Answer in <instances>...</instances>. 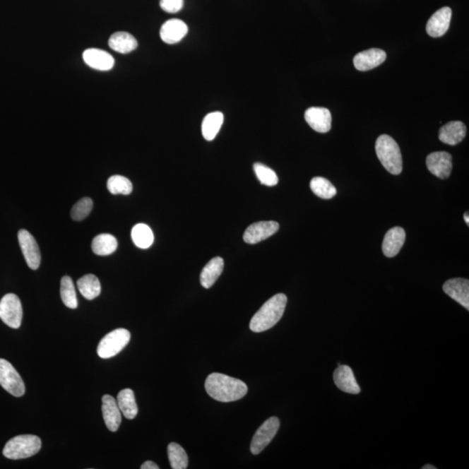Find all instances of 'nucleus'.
<instances>
[{
	"mask_svg": "<svg viewBox=\"0 0 469 469\" xmlns=\"http://www.w3.org/2000/svg\"><path fill=\"white\" fill-rule=\"evenodd\" d=\"M224 267V259L220 256L214 257L204 266L202 273L200 275V283L203 288L210 289L214 285L222 273Z\"/></svg>",
	"mask_w": 469,
	"mask_h": 469,
	"instance_id": "22",
	"label": "nucleus"
},
{
	"mask_svg": "<svg viewBox=\"0 0 469 469\" xmlns=\"http://www.w3.org/2000/svg\"><path fill=\"white\" fill-rule=\"evenodd\" d=\"M279 427L280 421L278 417L268 418L263 422L252 439L251 451L253 455H259L271 444L277 434Z\"/></svg>",
	"mask_w": 469,
	"mask_h": 469,
	"instance_id": "8",
	"label": "nucleus"
},
{
	"mask_svg": "<svg viewBox=\"0 0 469 469\" xmlns=\"http://www.w3.org/2000/svg\"><path fill=\"white\" fill-rule=\"evenodd\" d=\"M109 47L119 54H126L137 49L138 41L130 33L117 32L109 37Z\"/></svg>",
	"mask_w": 469,
	"mask_h": 469,
	"instance_id": "23",
	"label": "nucleus"
},
{
	"mask_svg": "<svg viewBox=\"0 0 469 469\" xmlns=\"http://www.w3.org/2000/svg\"><path fill=\"white\" fill-rule=\"evenodd\" d=\"M444 291L464 308L469 309V281L468 279L448 280L444 285Z\"/></svg>",
	"mask_w": 469,
	"mask_h": 469,
	"instance_id": "14",
	"label": "nucleus"
},
{
	"mask_svg": "<svg viewBox=\"0 0 469 469\" xmlns=\"http://www.w3.org/2000/svg\"><path fill=\"white\" fill-rule=\"evenodd\" d=\"M429 171L439 179H446L451 174L452 156L446 151H437L429 155L426 160Z\"/></svg>",
	"mask_w": 469,
	"mask_h": 469,
	"instance_id": "11",
	"label": "nucleus"
},
{
	"mask_svg": "<svg viewBox=\"0 0 469 469\" xmlns=\"http://www.w3.org/2000/svg\"><path fill=\"white\" fill-rule=\"evenodd\" d=\"M422 469H437V468L432 466V465H426V466L422 467Z\"/></svg>",
	"mask_w": 469,
	"mask_h": 469,
	"instance_id": "38",
	"label": "nucleus"
},
{
	"mask_svg": "<svg viewBox=\"0 0 469 469\" xmlns=\"http://www.w3.org/2000/svg\"><path fill=\"white\" fill-rule=\"evenodd\" d=\"M469 215L468 213L464 214V220L466 222V224L469 225Z\"/></svg>",
	"mask_w": 469,
	"mask_h": 469,
	"instance_id": "37",
	"label": "nucleus"
},
{
	"mask_svg": "<svg viewBox=\"0 0 469 469\" xmlns=\"http://www.w3.org/2000/svg\"><path fill=\"white\" fill-rule=\"evenodd\" d=\"M376 151L381 165L393 175H399L403 171V158L399 146L388 135H381L377 138Z\"/></svg>",
	"mask_w": 469,
	"mask_h": 469,
	"instance_id": "3",
	"label": "nucleus"
},
{
	"mask_svg": "<svg viewBox=\"0 0 469 469\" xmlns=\"http://www.w3.org/2000/svg\"><path fill=\"white\" fill-rule=\"evenodd\" d=\"M287 304L285 294H278L264 304L252 317L249 328L253 332L260 333L270 330L282 319Z\"/></svg>",
	"mask_w": 469,
	"mask_h": 469,
	"instance_id": "2",
	"label": "nucleus"
},
{
	"mask_svg": "<svg viewBox=\"0 0 469 469\" xmlns=\"http://www.w3.org/2000/svg\"><path fill=\"white\" fill-rule=\"evenodd\" d=\"M107 189L113 195H129L132 191V184L126 177L115 175L108 179Z\"/></svg>",
	"mask_w": 469,
	"mask_h": 469,
	"instance_id": "32",
	"label": "nucleus"
},
{
	"mask_svg": "<svg viewBox=\"0 0 469 469\" xmlns=\"http://www.w3.org/2000/svg\"><path fill=\"white\" fill-rule=\"evenodd\" d=\"M93 207V200L89 198H82L75 204L71 211V217L75 221H82L88 217Z\"/></svg>",
	"mask_w": 469,
	"mask_h": 469,
	"instance_id": "34",
	"label": "nucleus"
},
{
	"mask_svg": "<svg viewBox=\"0 0 469 469\" xmlns=\"http://www.w3.org/2000/svg\"><path fill=\"white\" fill-rule=\"evenodd\" d=\"M41 445L40 437L33 434H22L7 442L3 449V455L11 460L29 458L40 452Z\"/></svg>",
	"mask_w": 469,
	"mask_h": 469,
	"instance_id": "4",
	"label": "nucleus"
},
{
	"mask_svg": "<svg viewBox=\"0 0 469 469\" xmlns=\"http://www.w3.org/2000/svg\"><path fill=\"white\" fill-rule=\"evenodd\" d=\"M334 381L340 391L349 393L352 395H357L361 392V388L355 380L353 370L347 365H339L335 370Z\"/></svg>",
	"mask_w": 469,
	"mask_h": 469,
	"instance_id": "17",
	"label": "nucleus"
},
{
	"mask_svg": "<svg viewBox=\"0 0 469 469\" xmlns=\"http://www.w3.org/2000/svg\"><path fill=\"white\" fill-rule=\"evenodd\" d=\"M452 18V10L442 7L434 13L427 23L426 31L430 37H440L448 32Z\"/></svg>",
	"mask_w": 469,
	"mask_h": 469,
	"instance_id": "12",
	"label": "nucleus"
},
{
	"mask_svg": "<svg viewBox=\"0 0 469 469\" xmlns=\"http://www.w3.org/2000/svg\"><path fill=\"white\" fill-rule=\"evenodd\" d=\"M83 59L87 66L97 71L112 70L115 64V60L111 54L96 48L87 49L83 54Z\"/></svg>",
	"mask_w": 469,
	"mask_h": 469,
	"instance_id": "16",
	"label": "nucleus"
},
{
	"mask_svg": "<svg viewBox=\"0 0 469 469\" xmlns=\"http://www.w3.org/2000/svg\"><path fill=\"white\" fill-rule=\"evenodd\" d=\"M102 411L107 429L112 432H116L122 422L121 411L116 400L112 396L105 395L102 398Z\"/></svg>",
	"mask_w": 469,
	"mask_h": 469,
	"instance_id": "19",
	"label": "nucleus"
},
{
	"mask_svg": "<svg viewBox=\"0 0 469 469\" xmlns=\"http://www.w3.org/2000/svg\"><path fill=\"white\" fill-rule=\"evenodd\" d=\"M23 309L20 298L15 294H7L0 301V319L7 326L13 328L20 327Z\"/></svg>",
	"mask_w": 469,
	"mask_h": 469,
	"instance_id": "7",
	"label": "nucleus"
},
{
	"mask_svg": "<svg viewBox=\"0 0 469 469\" xmlns=\"http://www.w3.org/2000/svg\"><path fill=\"white\" fill-rule=\"evenodd\" d=\"M208 395L221 403L234 402L243 398L248 387L243 381L220 373L210 374L206 381Z\"/></svg>",
	"mask_w": 469,
	"mask_h": 469,
	"instance_id": "1",
	"label": "nucleus"
},
{
	"mask_svg": "<svg viewBox=\"0 0 469 469\" xmlns=\"http://www.w3.org/2000/svg\"><path fill=\"white\" fill-rule=\"evenodd\" d=\"M188 33V26L184 21L173 18L162 25L160 37L165 43L174 44L180 42Z\"/></svg>",
	"mask_w": 469,
	"mask_h": 469,
	"instance_id": "18",
	"label": "nucleus"
},
{
	"mask_svg": "<svg viewBox=\"0 0 469 469\" xmlns=\"http://www.w3.org/2000/svg\"><path fill=\"white\" fill-rule=\"evenodd\" d=\"M405 238V230L400 227H394L389 230L384 239V254L387 257L396 256L403 248Z\"/></svg>",
	"mask_w": 469,
	"mask_h": 469,
	"instance_id": "21",
	"label": "nucleus"
},
{
	"mask_svg": "<svg viewBox=\"0 0 469 469\" xmlns=\"http://www.w3.org/2000/svg\"><path fill=\"white\" fill-rule=\"evenodd\" d=\"M0 385L11 395L21 397L25 395V386L20 374L5 359L0 358Z\"/></svg>",
	"mask_w": 469,
	"mask_h": 469,
	"instance_id": "6",
	"label": "nucleus"
},
{
	"mask_svg": "<svg viewBox=\"0 0 469 469\" xmlns=\"http://www.w3.org/2000/svg\"><path fill=\"white\" fill-rule=\"evenodd\" d=\"M310 189L321 198L331 199L336 195V189L330 181L323 177H316L310 181Z\"/></svg>",
	"mask_w": 469,
	"mask_h": 469,
	"instance_id": "29",
	"label": "nucleus"
},
{
	"mask_svg": "<svg viewBox=\"0 0 469 469\" xmlns=\"http://www.w3.org/2000/svg\"><path fill=\"white\" fill-rule=\"evenodd\" d=\"M117 247V239L111 234H97L93 240V251L98 256L111 255L115 252Z\"/></svg>",
	"mask_w": 469,
	"mask_h": 469,
	"instance_id": "27",
	"label": "nucleus"
},
{
	"mask_svg": "<svg viewBox=\"0 0 469 469\" xmlns=\"http://www.w3.org/2000/svg\"><path fill=\"white\" fill-rule=\"evenodd\" d=\"M387 55L381 49L372 48L359 52L355 56L354 66L358 71H366L374 69L385 61Z\"/></svg>",
	"mask_w": 469,
	"mask_h": 469,
	"instance_id": "15",
	"label": "nucleus"
},
{
	"mask_svg": "<svg viewBox=\"0 0 469 469\" xmlns=\"http://www.w3.org/2000/svg\"><path fill=\"white\" fill-rule=\"evenodd\" d=\"M467 134L466 126L461 121L446 124L439 131V139L449 146H456L463 141Z\"/></svg>",
	"mask_w": 469,
	"mask_h": 469,
	"instance_id": "20",
	"label": "nucleus"
},
{
	"mask_svg": "<svg viewBox=\"0 0 469 469\" xmlns=\"http://www.w3.org/2000/svg\"><path fill=\"white\" fill-rule=\"evenodd\" d=\"M60 295H61L62 301L66 307L70 309H77L78 299L76 295L75 287L73 279L68 275L64 277L61 280V287H60Z\"/></svg>",
	"mask_w": 469,
	"mask_h": 469,
	"instance_id": "31",
	"label": "nucleus"
},
{
	"mask_svg": "<svg viewBox=\"0 0 469 469\" xmlns=\"http://www.w3.org/2000/svg\"><path fill=\"white\" fill-rule=\"evenodd\" d=\"M160 6L166 13H179L184 7V0H160Z\"/></svg>",
	"mask_w": 469,
	"mask_h": 469,
	"instance_id": "35",
	"label": "nucleus"
},
{
	"mask_svg": "<svg viewBox=\"0 0 469 469\" xmlns=\"http://www.w3.org/2000/svg\"><path fill=\"white\" fill-rule=\"evenodd\" d=\"M130 340V332L126 328H117L101 340L97 346V355L103 359L115 357L126 348Z\"/></svg>",
	"mask_w": 469,
	"mask_h": 469,
	"instance_id": "5",
	"label": "nucleus"
},
{
	"mask_svg": "<svg viewBox=\"0 0 469 469\" xmlns=\"http://www.w3.org/2000/svg\"><path fill=\"white\" fill-rule=\"evenodd\" d=\"M78 288L82 296L87 300H93L101 293V283L100 280L93 274L85 275L78 280Z\"/></svg>",
	"mask_w": 469,
	"mask_h": 469,
	"instance_id": "26",
	"label": "nucleus"
},
{
	"mask_svg": "<svg viewBox=\"0 0 469 469\" xmlns=\"http://www.w3.org/2000/svg\"><path fill=\"white\" fill-rule=\"evenodd\" d=\"M168 457L173 469H185L188 467V456L179 444L172 442L168 446Z\"/></svg>",
	"mask_w": 469,
	"mask_h": 469,
	"instance_id": "30",
	"label": "nucleus"
},
{
	"mask_svg": "<svg viewBox=\"0 0 469 469\" xmlns=\"http://www.w3.org/2000/svg\"><path fill=\"white\" fill-rule=\"evenodd\" d=\"M279 230V224L275 221L255 222L246 229L244 240L246 244H256L273 236Z\"/></svg>",
	"mask_w": 469,
	"mask_h": 469,
	"instance_id": "10",
	"label": "nucleus"
},
{
	"mask_svg": "<svg viewBox=\"0 0 469 469\" xmlns=\"http://www.w3.org/2000/svg\"><path fill=\"white\" fill-rule=\"evenodd\" d=\"M224 123V114L220 112L209 113L204 117L202 124V133L207 141H213L217 137Z\"/></svg>",
	"mask_w": 469,
	"mask_h": 469,
	"instance_id": "25",
	"label": "nucleus"
},
{
	"mask_svg": "<svg viewBox=\"0 0 469 469\" xmlns=\"http://www.w3.org/2000/svg\"><path fill=\"white\" fill-rule=\"evenodd\" d=\"M117 405L124 417L134 419L138 413V408L136 403L134 392L131 388L123 389L117 395Z\"/></svg>",
	"mask_w": 469,
	"mask_h": 469,
	"instance_id": "24",
	"label": "nucleus"
},
{
	"mask_svg": "<svg viewBox=\"0 0 469 469\" xmlns=\"http://www.w3.org/2000/svg\"><path fill=\"white\" fill-rule=\"evenodd\" d=\"M254 172L261 184L266 186H275L278 184L277 173L267 166L256 162L254 165Z\"/></svg>",
	"mask_w": 469,
	"mask_h": 469,
	"instance_id": "33",
	"label": "nucleus"
},
{
	"mask_svg": "<svg viewBox=\"0 0 469 469\" xmlns=\"http://www.w3.org/2000/svg\"><path fill=\"white\" fill-rule=\"evenodd\" d=\"M18 238L23 255L29 268L33 271L37 270L40 266L41 254L35 238L26 230H20Z\"/></svg>",
	"mask_w": 469,
	"mask_h": 469,
	"instance_id": "9",
	"label": "nucleus"
},
{
	"mask_svg": "<svg viewBox=\"0 0 469 469\" xmlns=\"http://www.w3.org/2000/svg\"><path fill=\"white\" fill-rule=\"evenodd\" d=\"M141 469H160V467H158L156 463H153V461H147L142 465Z\"/></svg>",
	"mask_w": 469,
	"mask_h": 469,
	"instance_id": "36",
	"label": "nucleus"
},
{
	"mask_svg": "<svg viewBox=\"0 0 469 469\" xmlns=\"http://www.w3.org/2000/svg\"><path fill=\"white\" fill-rule=\"evenodd\" d=\"M306 122L314 131L320 133H326L331 129V113L326 108L310 107L305 112Z\"/></svg>",
	"mask_w": 469,
	"mask_h": 469,
	"instance_id": "13",
	"label": "nucleus"
},
{
	"mask_svg": "<svg viewBox=\"0 0 469 469\" xmlns=\"http://www.w3.org/2000/svg\"><path fill=\"white\" fill-rule=\"evenodd\" d=\"M132 241L140 249H148L154 242V234L150 227L145 224H138L131 230Z\"/></svg>",
	"mask_w": 469,
	"mask_h": 469,
	"instance_id": "28",
	"label": "nucleus"
}]
</instances>
